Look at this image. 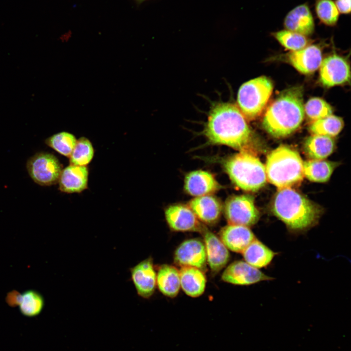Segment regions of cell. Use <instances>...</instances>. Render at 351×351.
Segmentation results:
<instances>
[{
  "label": "cell",
  "instance_id": "cell-1",
  "mask_svg": "<svg viewBox=\"0 0 351 351\" xmlns=\"http://www.w3.org/2000/svg\"><path fill=\"white\" fill-rule=\"evenodd\" d=\"M246 120L237 105L218 102L209 111L203 134L211 144L248 152L253 135Z\"/></svg>",
  "mask_w": 351,
  "mask_h": 351
},
{
  "label": "cell",
  "instance_id": "cell-2",
  "mask_svg": "<svg viewBox=\"0 0 351 351\" xmlns=\"http://www.w3.org/2000/svg\"><path fill=\"white\" fill-rule=\"evenodd\" d=\"M304 116L303 88L293 86L281 92L268 106L262 126L271 136L284 137L300 127Z\"/></svg>",
  "mask_w": 351,
  "mask_h": 351
},
{
  "label": "cell",
  "instance_id": "cell-3",
  "mask_svg": "<svg viewBox=\"0 0 351 351\" xmlns=\"http://www.w3.org/2000/svg\"><path fill=\"white\" fill-rule=\"evenodd\" d=\"M272 211L294 232L305 231L315 225L320 217V207L291 188L278 189Z\"/></svg>",
  "mask_w": 351,
  "mask_h": 351
},
{
  "label": "cell",
  "instance_id": "cell-4",
  "mask_svg": "<svg viewBox=\"0 0 351 351\" xmlns=\"http://www.w3.org/2000/svg\"><path fill=\"white\" fill-rule=\"evenodd\" d=\"M303 162L294 149L280 145L267 156L265 166L267 179L278 189L299 184L304 176Z\"/></svg>",
  "mask_w": 351,
  "mask_h": 351
},
{
  "label": "cell",
  "instance_id": "cell-5",
  "mask_svg": "<svg viewBox=\"0 0 351 351\" xmlns=\"http://www.w3.org/2000/svg\"><path fill=\"white\" fill-rule=\"evenodd\" d=\"M223 167L231 181L244 191H257L267 182L265 166L249 152L229 156L224 161Z\"/></svg>",
  "mask_w": 351,
  "mask_h": 351
},
{
  "label": "cell",
  "instance_id": "cell-6",
  "mask_svg": "<svg viewBox=\"0 0 351 351\" xmlns=\"http://www.w3.org/2000/svg\"><path fill=\"white\" fill-rule=\"evenodd\" d=\"M272 81L260 76L244 83L239 88L237 106L248 120H253L263 112L272 94Z\"/></svg>",
  "mask_w": 351,
  "mask_h": 351
},
{
  "label": "cell",
  "instance_id": "cell-7",
  "mask_svg": "<svg viewBox=\"0 0 351 351\" xmlns=\"http://www.w3.org/2000/svg\"><path fill=\"white\" fill-rule=\"evenodd\" d=\"M26 168L32 180L41 186H50L58 182L62 171L58 159L46 152L38 153L30 157Z\"/></svg>",
  "mask_w": 351,
  "mask_h": 351
},
{
  "label": "cell",
  "instance_id": "cell-8",
  "mask_svg": "<svg viewBox=\"0 0 351 351\" xmlns=\"http://www.w3.org/2000/svg\"><path fill=\"white\" fill-rule=\"evenodd\" d=\"M224 211L229 224L249 227L256 224L260 217L254 198L247 195L230 197L225 203Z\"/></svg>",
  "mask_w": 351,
  "mask_h": 351
},
{
  "label": "cell",
  "instance_id": "cell-9",
  "mask_svg": "<svg viewBox=\"0 0 351 351\" xmlns=\"http://www.w3.org/2000/svg\"><path fill=\"white\" fill-rule=\"evenodd\" d=\"M319 81L325 87H331L350 82V68L343 57L333 54L322 59L319 67Z\"/></svg>",
  "mask_w": 351,
  "mask_h": 351
},
{
  "label": "cell",
  "instance_id": "cell-10",
  "mask_svg": "<svg viewBox=\"0 0 351 351\" xmlns=\"http://www.w3.org/2000/svg\"><path fill=\"white\" fill-rule=\"evenodd\" d=\"M221 278L226 282L238 285H249L273 279L259 269L242 260L234 261L229 265L223 272Z\"/></svg>",
  "mask_w": 351,
  "mask_h": 351
},
{
  "label": "cell",
  "instance_id": "cell-11",
  "mask_svg": "<svg viewBox=\"0 0 351 351\" xmlns=\"http://www.w3.org/2000/svg\"><path fill=\"white\" fill-rule=\"evenodd\" d=\"M174 261L181 267H193L204 271L207 263L204 243L197 238L184 241L176 249Z\"/></svg>",
  "mask_w": 351,
  "mask_h": 351
},
{
  "label": "cell",
  "instance_id": "cell-12",
  "mask_svg": "<svg viewBox=\"0 0 351 351\" xmlns=\"http://www.w3.org/2000/svg\"><path fill=\"white\" fill-rule=\"evenodd\" d=\"M130 273L137 294L143 298L151 297L156 286V273L152 258H147L132 267Z\"/></svg>",
  "mask_w": 351,
  "mask_h": 351
},
{
  "label": "cell",
  "instance_id": "cell-13",
  "mask_svg": "<svg viewBox=\"0 0 351 351\" xmlns=\"http://www.w3.org/2000/svg\"><path fill=\"white\" fill-rule=\"evenodd\" d=\"M165 216L169 226L175 231L201 233L204 227L191 209L183 204L169 206L165 211Z\"/></svg>",
  "mask_w": 351,
  "mask_h": 351
},
{
  "label": "cell",
  "instance_id": "cell-14",
  "mask_svg": "<svg viewBox=\"0 0 351 351\" xmlns=\"http://www.w3.org/2000/svg\"><path fill=\"white\" fill-rule=\"evenodd\" d=\"M201 233L204 238L207 262L211 271L216 273L228 262L230 259L229 252L220 239L205 227Z\"/></svg>",
  "mask_w": 351,
  "mask_h": 351
},
{
  "label": "cell",
  "instance_id": "cell-15",
  "mask_svg": "<svg viewBox=\"0 0 351 351\" xmlns=\"http://www.w3.org/2000/svg\"><path fill=\"white\" fill-rule=\"evenodd\" d=\"M184 187L188 194L198 197L212 195L218 191L221 186L210 172L196 170L186 175Z\"/></svg>",
  "mask_w": 351,
  "mask_h": 351
},
{
  "label": "cell",
  "instance_id": "cell-16",
  "mask_svg": "<svg viewBox=\"0 0 351 351\" xmlns=\"http://www.w3.org/2000/svg\"><path fill=\"white\" fill-rule=\"evenodd\" d=\"M288 62L300 73L309 75L317 70L322 60L320 48L316 45H307L287 55Z\"/></svg>",
  "mask_w": 351,
  "mask_h": 351
},
{
  "label": "cell",
  "instance_id": "cell-17",
  "mask_svg": "<svg viewBox=\"0 0 351 351\" xmlns=\"http://www.w3.org/2000/svg\"><path fill=\"white\" fill-rule=\"evenodd\" d=\"M283 25L286 30L305 36L312 35L315 28L314 18L307 3L299 4L286 15Z\"/></svg>",
  "mask_w": 351,
  "mask_h": 351
},
{
  "label": "cell",
  "instance_id": "cell-18",
  "mask_svg": "<svg viewBox=\"0 0 351 351\" xmlns=\"http://www.w3.org/2000/svg\"><path fill=\"white\" fill-rule=\"evenodd\" d=\"M219 236L228 249L239 253L256 238L248 227L229 224L221 229Z\"/></svg>",
  "mask_w": 351,
  "mask_h": 351
},
{
  "label": "cell",
  "instance_id": "cell-19",
  "mask_svg": "<svg viewBox=\"0 0 351 351\" xmlns=\"http://www.w3.org/2000/svg\"><path fill=\"white\" fill-rule=\"evenodd\" d=\"M188 206L199 221L208 225L218 221L222 210L220 201L211 195L195 197Z\"/></svg>",
  "mask_w": 351,
  "mask_h": 351
},
{
  "label": "cell",
  "instance_id": "cell-20",
  "mask_svg": "<svg viewBox=\"0 0 351 351\" xmlns=\"http://www.w3.org/2000/svg\"><path fill=\"white\" fill-rule=\"evenodd\" d=\"M88 180L86 166L70 164L61 172L58 181L59 188L66 193H80L87 188Z\"/></svg>",
  "mask_w": 351,
  "mask_h": 351
},
{
  "label": "cell",
  "instance_id": "cell-21",
  "mask_svg": "<svg viewBox=\"0 0 351 351\" xmlns=\"http://www.w3.org/2000/svg\"><path fill=\"white\" fill-rule=\"evenodd\" d=\"M180 287L189 296L196 297L202 295L205 289L206 276L201 270L193 267H181L179 270Z\"/></svg>",
  "mask_w": 351,
  "mask_h": 351
},
{
  "label": "cell",
  "instance_id": "cell-22",
  "mask_svg": "<svg viewBox=\"0 0 351 351\" xmlns=\"http://www.w3.org/2000/svg\"><path fill=\"white\" fill-rule=\"evenodd\" d=\"M156 285L164 295L171 298L176 297L180 288L179 271L172 265L160 266L156 273Z\"/></svg>",
  "mask_w": 351,
  "mask_h": 351
},
{
  "label": "cell",
  "instance_id": "cell-23",
  "mask_svg": "<svg viewBox=\"0 0 351 351\" xmlns=\"http://www.w3.org/2000/svg\"><path fill=\"white\" fill-rule=\"evenodd\" d=\"M242 254L245 261L257 269L268 266L277 254L256 238L246 248Z\"/></svg>",
  "mask_w": 351,
  "mask_h": 351
},
{
  "label": "cell",
  "instance_id": "cell-24",
  "mask_svg": "<svg viewBox=\"0 0 351 351\" xmlns=\"http://www.w3.org/2000/svg\"><path fill=\"white\" fill-rule=\"evenodd\" d=\"M335 147L334 139L331 136L312 135L304 142V151L311 159L322 160L329 156Z\"/></svg>",
  "mask_w": 351,
  "mask_h": 351
},
{
  "label": "cell",
  "instance_id": "cell-25",
  "mask_svg": "<svg viewBox=\"0 0 351 351\" xmlns=\"http://www.w3.org/2000/svg\"><path fill=\"white\" fill-rule=\"evenodd\" d=\"M337 166L334 162L311 159L303 162L304 176L316 182H325L330 178Z\"/></svg>",
  "mask_w": 351,
  "mask_h": 351
},
{
  "label": "cell",
  "instance_id": "cell-26",
  "mask_svg": "<svg viewBox=\"0 0 351 351\" xmlns=\"http://www.w3.org/2000/svg\"><path fill=\"white\" fill-rule=\"evenodd\" d=\"M44 304L42 294L35 290L30 289L21 293L19 306L22 315L32 317L40 314Z\"/></svg>",
  "mask_w": 351,
  "mask_h": 351
},
{
  "label": "cell",
  "instance_id": "cell-27",
  "mask_svg": "<svg viewBox=\"0 0 351 351\" xmlns=\"http://www.w3.org/2000/svg\"><path fill=\"white\" fill-rule=\"evenodd\" d=\"M344 121L340 117L331 115L328 117L312 121L309 131L312 135L329 136H337L342 130Z\"/></svg>",
  "mask_w": 351,
  "mask_h": 351
},
{
  "label": "cell",
  "instance_id": "cell-28",
  "mask_svg": "<svg viewBox=\"0 0 351 351\" xmlns=\"http://www.w3.org/2000/svg\"><path fill=\"white\" fill-rule=\"evenodd\" d=\"M94 150L91 141L85 137L77 140L76 144L69 156L70 164L86 166L92 160Z\"/></svg>",
  "mask_w": 351,
  "mask_h": 351
},
{
  "label": "cell",
  "instance_id": "cell-29",
  "mask_svg": "<svg viewBox=\"0 0 351 351\" xmlns=\"http://www.w3.org/2000/svg\"><path fill=\"white\" fill-rule=\"evenodd\" d=\"M314 11L321 23L328 26L337 24L340 13L333 0H315Z\"/></svg>",
  "mask_w": 351,
  "mask_h": 351
},
{
  "label": "cell",
  "instance_id": "cell-30",
  "mask_svg": "<svg viewBox=\"0 0 351 351\" xmlns=\"http://www.w3.org/2000/svg\"><path fill=\"white\" fill-rule=\"evenodd\" d=\"M77 139L73 134L61 132L47 138L45 142L60 154L69 157L76 144Z\"/></svg>",
  "mask_w": 351,
  "mask_h": 351
},
{
  "label": "cell",
  "instance_id": "cell-31",
  "mask_svg": "<svg viewBox=\"0 0 351 351\" xmlns=\"http://www.w3.org/2000/svg\"><path fill=\"white\" fill-rule=\"evenodd\" d=\"M272 36L282 46L291 51L303 49L309 42L306 36L286 29L273 32Z\"/></svg>",
  "mask_w": 351,
  "mask_h": 351
},
{
  "label": "cell",
  "instance_id": "cell-32",
  "mask_svg": "<svg viewBox=\"0 0 351 351\" xmlns=\"http://www.w3.org/2000/svg\"><path fill=\"white\" fill-rule=\"evenodd\" d=\"M304 112L307 117L313 121L332 115V109L324 99L312 98L305 104Z\"/></svg>",
  "mask_w": 351,
  "mask_h": 351
},
{
  "label": "cell",
  "instance_id": "cell-33",
  "mask_svg": "<svg viewBox=\"0 0 351 351\" xmlns=\"http://www.w3.org/2000/svg\"><path fill=\"white\" fill-rule=\"evenodd\" d=\"M351 0H335L334 3L339 13L350 15Z\"/></svg>",
  "mask_w": 351,
  "mask_h": 351
},
{
  "label": "cell",
  "instance_id": "cell-34",
  "mask_svg": "<svg viewBox=\"0 0 351 351\" xmlns=\"http://www.w3.org/2000/svg\"><path fill=\"white\" fill-rule=\"evenodd\" d=\"M21 293L13 290L7 293L5 300L7 304L11 307L19 306Z\"/></svg>",
  "mask_w": 351,
  "mask_h": 351
},
{
  "label": "cell",
  "instance_id": "cell-35",
  "mask_svg": "<svg viewBox=\"0 0 351 351\" xmlns=\"http://www.w3.org/2000/svg\"><path fill=\"white\" fill-rule=\"evenodd\" d=\"M145 0H135V1H136V2H137V4H140Z\"/></svg>",
  "mask_w": 351,
  "mask_h": 351
}]
</instances>
